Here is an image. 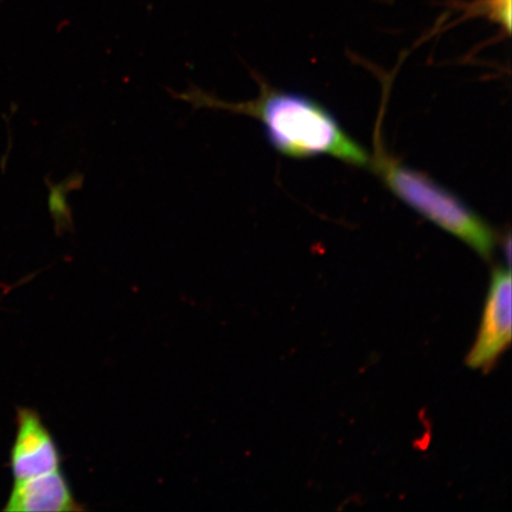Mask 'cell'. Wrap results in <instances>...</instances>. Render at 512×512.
Returning <instances> with one entry per match:
<instances>
[{
  "label": "cell",
  "instance_id": "cell-1",
  "mask_svg": "<svg viewBox=\"0 0 512 512\" xmlns=\"http://www.w3.org/2000/svg\"><path fill=\"white\" fill-rule=\"evenodd\" d=\"M174 94L197 110L227 111L258 120L267 143L280 155H326L357 166L370 162L367 151L343 130L334 114L304 94L279 91L267 83H260L258 98L239 104L223 101L195 86Z\"/></svg>",
  "mask_w": 512,
  "mask_h": 512
},
{
  "label": "cell",
  "instance_id": "cell-2",
  "mask_svg": "<svg viewBox=\"0 0 512 512\" xmlns=\"http://www.w3.org/2000/svg\"><path fill=\"white\" fill-rule=\"evenodd\" d=\"M375 168L387 187L408 207L465 242L484 259L491 258L496 247L494 230L453 192L421 172L388 158L377 159Z\"/></svg>",
  "mask_w": 512,
  "mask_h": 512
},
{
  "label": "cell",
  "instance_id": "cell-3",
  "mask_svg": "<svg viewBox=\"0 0 512 512\" xmlns=\"http://www.w3.org/2000/svg\"><path fill=\"white\" fill-rule=\"evenodd\" d=\"M511 273L497 268L492 273L482 324L473 348L466 357L467 367L488 370L511 343Z\"/></svg>",
  "mask_w": 512,
  "mask_h": 512
},
{
  "label": "cell",
  "instance_id": "cell-4",
  "mask_svg": "<svg viewBox=\"0 0 512 512\" xmlns=\"http://www.w3.org/2000/svg\"><path fill=\"white\" fill-rule=\"evenodd\" d=\"M61 460L59 446L41 416L31 409H19L16 439L11 450V469L15 479L60 470Z\"/></svg>",
  "mask_w": 512,
  "mask_h": 512
},
{
  "label": "cell",
  "instance_id": "cell-5",
  "mask_svg": "<svg viewBox=\"0 0 512 512\" xmlns=\"http://www.w3.org/2000/svg\"><path fill=\"white\" fill-rule=\"evenodd\" d=\"M85 508L76 501L61 470L47 475L16 480L5 511L78 512Z\"/></svg>",
  "mask_w": 512,
  "mask_h": 512
}]
</instances>
